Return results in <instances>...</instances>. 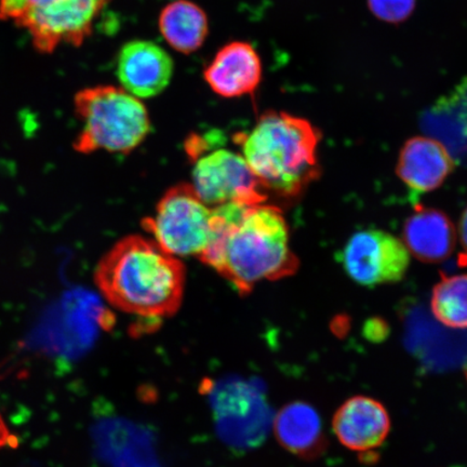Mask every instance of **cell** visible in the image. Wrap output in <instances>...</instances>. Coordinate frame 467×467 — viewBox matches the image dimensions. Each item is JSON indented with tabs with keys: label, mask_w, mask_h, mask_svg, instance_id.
<instances>
[{
	"label": "cell",
	"mask_w": 467,
	"mask_h": 467,
	"mask_svg": "<svg viewBox=\"0 0 467 467\" xmlns=\"http://www.w3.org/2000/svg\"><path fill=\"white\" fill-rule=\"evenodd\" d=\"M200 260L242 296L259 283L294 275L299 268L283 213L265 202L213 207L212 236Z\"/></svg>",
	"instance_id": "obj_1"
},
{
	"label": "cell",
	"mask_w": 467,
	"mask_h": 467,
	"mask_svg": "<svg viewBox=\"0 0 467 467\" xmlns=\"http://www.w3.org/2000/svg\"><path fill=\"white\" fill-rule=\"evenodd\" d=\"M185 266L153 239H120L99 261L95 283L119 311L148 319L171 317L182 306Z\"/></svg>",
	"instance_id": "obj_2"
},
{
	"label": "cell",
	"mask_w": 467,
	"mask_h": 467,
	"mask_svg": "<svg viewBox=\"0 0 467 467\" xmlns=\"http://www.w3.org/2000/svg\"><path fill=\"white\" fill-rule=\"evenodd\" d=\"M320 138L317 128L302 117L268 110L235 141L263 190L296 198L319 177Z\"/></svg>",
	"instance_id": "obj_3"
},
{
	"label": "cell",
	"mask_w": 467,
	"mask_h": 467,
	"mask_svg": "<svg viewBox=\"0 0 467 467\" xmlns=\"http://www.w3.org/2000/svg\"><path fill=\"white\" fill-rule=\"evenodd\" d=\"M74 109L81 121L74 149L81 154H130L150 132L148 109L121 87L85 88L76 93Z\"/></svg>",
	"instance_id": "obj_4"
},
{
	"label": "cell",
	"mask_w": 467,
	"mask_h": 467,
	"mask_svg": "<svg viewBox=\"0 0 467 467\" xmlns=\"http://www.w3.org/2000/svg\"><path fill=\"white\" fill-rule=\"evenodd\" d=\"M110 0H0V20L26 29L35 50L48 55L89 38Z\"/></svg>",
	"instance_id": "obj_5"
},
{
	"label": "cell",
	"mask_w": 467,
	"mask_h": 467,
	"mask_svg": "<svg viewBox=\"0 0 467 467\" xmlns=\"http://www.w3.org/2000/svg\"><path fill=\"white\" fill-rule=\"evenodd\" d=\"M142 226L169 254L200 259L212 236L213 208L191 183H179L163 194L154 214L145 218Z\"/></svg>",
	"instance_id": "obj_6"
},
{
	"label": "cell",
	"mask_w": 467,
	"mask_h": 467,
	"mask_svg": "<svg viewBox=\"0 0 467 467\" xmlns=\"http://www.w3.org/2000/svg\"><path fill=\"white\" fill-rule=\"evenodd\" d=\"M186 150L192 160L191 185L209 207L265 202L267 192L241 153L229 149L209 150L200 138L189 140Z\"/></svg>",
	"instance_id": "obj_7"
},
{
	"label": "cell",
	"mask_w": 467,
	"mask_h": 467,
	"mask_svg": "<svg viewBox=\"0 0 467 467\" xmlns=\"http://www.w3.org/2000/svg\"><path fill=\"white\" fill-rule=\"evenodd\" d=\"M410 253L404 242L377 229L356 232L340 254L344 271L365 287L400 282L410 265Z\"/></svg>",
	"instance_id": "obj_8"
},
{
	"label": "cell",
	"mask_w": 467,
	"mask_h": 467,
	"mask_svg": "<svg viewBox=\"0 0 467 467\" xmlns=\"http://www.w3.org/2000/svg\"><path fill=\"white\" fill-rule=\"evenodd\" d=\"M174 62L150 40L137 39L121 47L116 74L122 89L143 100L160 96L171 84Z\"/></svg>",
	"instance_id": "obj_9"
},
{
	"label": "cell",
	"mask_w": 467,
	"mask_h": 467,
	"mask_svg": "<svg viewBox=\"0 0 467 467\" xmlns=\"http://www.w3.org/2000/svg\"><path fill=\"white\" fill-rule=\"evenodd\" d=\"M262 78L261 57L254 46L246 42L222 47L203 71L210 89L225 99L254 95Z\"/></svg>",
	"instance_id": "obj_10"
},
{
	"label": "cell",
	"mask_w": 467,
	"mask_h": 467,
	"mask_svg": "<svg viewBox=\"0 0 467 467\" xmlns=\"http://www.w3.org/2000/svg\"><path fill=\"white\" fill-rule=\"evenodd\" d=\"M338 441L349 451L366 452L382 445L390 431V419L381 402L355 396L337 409L332 421Z\"/></svg>",
	"instance_id": "obj_11"
},
{
	"label": "cell",
	"mask_w": 467,
	"mask_h": 467,
	"mask_svg": "<svg viewBox=\"0 0 467 467\" xmlns=\"http://www.w3.org/2000/svg\"><path fill=\"white\" fill-rule=\"evenodd\" d=\"M455 162L446 145L429 137H414L402 146L397 174L414 196L440 188Z\"/></svg>",
	"instance_id": "obj_12"
},
{
	"label": "cell",
	"mask_w": 467,
	"mask_h": 467,
	"mask_svg": "<svg viewBox=\"0 0 467 467\" xmlns=\"http://www.w3.org/2000/svg\"><path fill=\"white\" fill-rule=\"evenodd\" d=\"M402 238L409 253L426 263L448 259L457 241L451 219L433 208L417 209L407 219Z\"/></svg>",
	"instance_id": "obj_13"
},
{
	"label": "cell",
	"mask_w": 467,
	"mask_h": 467,
	"mask_svg": "<svg viewBox=\"0 0 467 467\" xmlns=\"http://www.w3.org/2000/svg\"><path fill=\"white\" fill-rule=\"evenodd\" d=\"M274 433L280 446L302 459L318 457L326 446L319 414L305 401L280 409L274 420Z\"/></svg>",
	"instance_id": "obj_14"
},
{
	"label": "cell",
	"mask_w": 467,
	"mask_h": 467,
	"mask_svg": "<svg viewBox=\"0 0 467 467\" xmlns=\"http://www.w3.org/2000/svg\"><path fill=\"white\" fill-rule=\"evenodd\" d=\"M159 27L163 39L179 54L200 50L209 34L206 13L190 0H175L161 10Z\"/></svg>",
	"instance_id": "obj_15"
},
{
	"label": "cell",
	"mask_w": 467,
	"mask_h": 467,
	"mask_svg": "<svg viewBox=\"0 0 467 467\" xmlns=\"http://www.w3.org/2000/svg\"><path fill=\"white\" fill-rule=\"evenodd\" d=\"M431 307L443 326L467 329V274L441 278L433 289Z\"/></svg>",
	"instance_id": "obj_16"
},
{
	"label": "cell",
	"mask_w": 467,
	"mask_h": 467,
	"mask_svg": "<svg viewBox=\"0 0 467 467\" xmlns=\"http://www.w3.org/2000/svg\"><path fill=\"white\" fill-rule=\"evenodd\" d=\"M371 14L385 23L400 25L416 9L417 0H367Z\"/></svg>",
	"instance_id": "obj_17"
},
{
	"label": "cell",
	"mask_w": 467,
	"mask_h": 467,
	"mask_svg": "<svg viewBox=\"0 0 467 467\" xmlns=\"http://www.w3.org/2000/svg\"><path fill=\"white\" fill-rule=\"evenodd\" d=\"M459 236L461 244L467 254V207L464 210L462 215H461L460 223H459Z\"/></svg>",
	"instance_id": "obj_18"
},
{
	"label": "cell",
	"mask_w": 467,
	"mask_h": 467,
	"mask_svg": "<svg viewBox=\"0 0 467 467\" xmlns=\"http://www.w3.org/2000/svg\"><path fill=\"white\" fill-rule=\"evenodd\" d=\"M10 440L9 430L5 424L2 416H0V449L7 445Z\"/></svg>",
	"instance_id": "obj_19"
}]
</instances>
